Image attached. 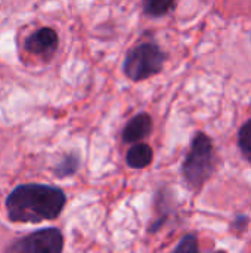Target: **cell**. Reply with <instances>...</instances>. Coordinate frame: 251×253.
<instances>
[{
    "instance_id": "1",
    "label": "cell",
    "mask_w": 251,
    "mask_h": 253,
    "mask_svg": "<svg viewBox=\"0 0 251 253\" xmlns=\"http://www.w3.org/2000/svg\"><path fill=\"white\" fill-rule=\"evenodd\" d=\"M65 193L53 185L22 184L6 199L7 216L12 222L38 224L56 219L65 208Z\"/></svg>"
},
{
    "instance_id": "2",
    "label": "cell",
    "mask_w": 251,
    "mask_h": 253,
    "mask_svg": "<svg viewBox=\"0 0 251 253\" xmlns=\"http://www.w3.org/2000/svg\"><path fill=\"white\" fill-rule=\"evenodd\" d=\"M216 163L217 157L212 138L204 132H197L182 166V173L188 187L192 191H200L215 173Z\"/></svg>"
},
{
    "instance_id": "3",
    "label": "cell",
    "mask_w": 251,
    "mask_h": 253,
    "mask_svg": "<svg viewBox=\"0 0 251 253\" xmlns=\"http://www.w3.org/2000/svg\"><path fill=\"white\" fill-rule=\"evenodd\" d=\"M166 59L167 55L160 49V46L146 42L129 50L123 64V70L130 80L141 82L158 74L163 70Z\"/></svg>"
},
{
    "instance_id": "4",
    "label": "cell",
    "mask_w": 251,
    "mask_h": 253,
    "mask_svg": "<svg viewBox=\"0 0 251 253\" xmlns=\"http://www.w3.org/2000/svg\"><path fill=\"white\" fill-rule=\"evenodd\" d=\"M64 236L58 228H43L9 245L6 253H62Z\"/></svg>"
},
{
    "instance_id": "5",
    "label": "cell",
    "mask_w": 251,
    "mask_h": 253,
    "mask_svg": "<svg viewBox=\"0 0 251 253\" xmlns=\"http://www.w3.org/2000/svg\"><path fill=\"white\" fill-rule=\"evenodd\" d=\"M58 44H59L58 33L50 27H43V28H38L37 31L31 33L25 39L24 49L30 55L47 59L56 52Z\"/></svg>"
},
{
    "instance_id": "6",
    "label": "cell",
    "mask_w": 251,
    "mask_h": 253,
    "mask_svg": "<svg viewBox=\"0 0 251 253\" xmlns=\"http://www.w3.org/2000/svg\"><path fill=\"white\" fill-rule=\"evenodd\" d=\"M152 130V119L148 113H139L133 116L123 129L121 138L126 144L139 142L146 138Z\"/></svg>"
},
{
    "instance_id": "7",
    "label": "cell",
    "mask_w": 251,
    "mask_h": 253,
    "mask_svg": "<svg viewBox=\"0 0 251 253\" xmlns=\"http://www.w3.org/2000/svg\"><path fill=\"white\" fill-rule=\"evenodd\" d=\"M154 159V151L148 144H135L127 151L126 162L133 169H143L151 165Z\"/></svg>"
},
{
    "instance_id": "8",
    "label": "cell",
    "mask_w": 251,
    "mask_h": 253,
    "mask_svg": "<svg viewBox=\"0 0 251 253\" xmlns=\"http://www.w3.org/2000/svg\"><path fill=\"white\" fill-rule=\"evenodd\" d=\"M175 7H176V3L175 1H169V0H148V1L143 3V12H145V15L152 16V18L166 16Z\"/></svg>"
},
{
    "instance_id": "9",
    "label": "cell",
    "mask_w": 251,
    "mask_h": 253,
    "mask_svg": "<svg viewBox=\"0 0 251 253\" xmlns=\"http://www.w3.org/2000/svg\"><path fill=\"white\" fill-rule=\"evenodd\" d=\"M80 166V157L74 153H70L67 156L62 157V160L56 165V168L53 169V173L58 178H67L74 175L78 170Z\"/></svg>"
},
{
    "instance_id": "10",
    "label": "cell",
    "mask_w": 251,
    "mask_h": 253,
    "mask_svg": "<svg viewBox=\"0 0 251 253\" xmlns=\"http://www.w3.org/2000/svg\"><path fill=\"white\" fill-rule=\"evenodd\" d=\"M238 148L243 157L251 165V119H249L238 130Z\"/></svg>"
},
{
    "instance_id": "11",
    "label": "cell",
    "mask_w": 251,
    "mask_h": 253,
    "mask_svg": "<svg viewBox=\"0 0 251 253\" xmlns=\"http://www.w3.org/2000/svg\"><path fill=\"white\" fill-rule=\"evenodd\" d=\"M172 253H200L198 252V237L195 234H186L180 239Z\"/></svg>"
},
{
    "instance_id": "12",
    "label": "cell",
    "mask_w": 251,
    "mask_h": 253,
    "mask_svg": "<svg viewBox=\"0 0 251 253\" xmlns=\"http://www.w3.org/2000/svg\"><path fill=\"white\" fill-rule=\"evenodd\" d=\"M247 222H249V218L244 216V215H240V216H237V219L234 221L232 227H234V228H238V230H244Z\"/></svg>"
},
{
    "instance_id": "13",
    "label": "cell",
    "mask_w": 251,
    "mask_h": 253,
    "mask_svg": "<svg viewBox=\"0 0 251 253\" xmlns=\"http://www.w3.org/2000/svg\"><path fill=\"white\" fill-rule=\"evenodd\" d=\"M213 253H226L225 251H217V252H213Z\"/></svg>"
}]
</instances>
